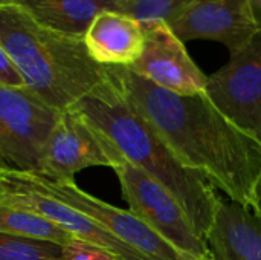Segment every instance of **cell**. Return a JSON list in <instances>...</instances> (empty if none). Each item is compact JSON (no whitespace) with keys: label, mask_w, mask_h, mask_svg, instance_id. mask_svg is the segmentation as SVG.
Here are the masks:
<instances>
[{"label":"cell","mask_w":261,"mask_h":260,"mask_svg":"<svg viewBox=\"0 0 261 260\" xmlns=\"http://www.w3.org/2000/svg\"><path fill=\"white\" fill-rule=\"evenodd\" d=\"M0 84L14 87V89H23L24 81L23 77L20 75L15 63L6 52V49L0 44Z\"/></svg>","instance_id":"17"},{"label":"cell","mask_w":261,"mask_h":260,"mask_svg":"<svg viewBox=\"0 0 261 260\" xmlns=\"http://www.w3.org/2000/svg\"><path fill=\"white\" fill-rule=\"evenodd\" d=\"M0 199L49 219L70 236L106 248L121 260H151L119 241L93 219L50 196L21 187H2Z\"/></svg>","instance_id":"10"},{"label":"cell","mask_w":261,"mask_h":260,"mask_svg":"<svg viewBox=\"0 0 261 260\" xmlns=\"http://www.w3.org/2000/svg\"><path fill=\"white\" fill-rule=\"evenodd\" d=\"M249 3H251L254 20H255L257 26L261 29V0H249Z\"/></svg>","instance_id":"20"},{"label":"cell","mask_w":261,"mask_h":260,"mask_svg":"<svg viewBox=\"0 0 261 260\" xmlns=\"http://www.w3.org/2000/svg\"><path fill=\"white\" fill-rule=\"evenodd\" d=\"M251 210L261 218V176L258 178L255 188H254V196H252V204H251Z\"/></svg>","instance_id":"19"},{"label":"cell","mask_w":261,"mask_h":260,"mask_svg":"<svg viewBox=\"0 0 261 260\" xmlns=\"http://www.w3.org/2000/svg\"><path fill=\"white\" fill-rule=\"evenodd\" d=\"M194 260H199V259H194ZM206 260H213V259H206Z\"/></svg>","instance_id":"22"},{"label":"cell","mask_w":261,"mask_h":260,"mask_svg":"<svg viewBox=\"0 0 261 260\" xmlns=\"http://www.w3.org/2000/svg\"><path fill=\"white\" fill-rule=\"evenodd\" d=\"M101 132L125 161L167 188L184 208L196 233L206 241L220 198L211 182L185 167L159 133L127 103L110 66L109 78L72 106Z\"/></svg>","instance_id":"2"},{"label":"cell","mask_w":261,"mask_h":260,"mask_svg":"<svg viewBox=\"0 0 261 260\" xmlns=\"http://www.w3.org/2000/svg\"><path fill=\"white\" fill-rule=\"evenodd\" d=\"M125 159L116 147L75 109L63 110L43 149L37 175L52 181H73L87 167H118Z\"/></svg>","instance_id":"6"},{"label":"cell","mask_w":261,"mask_h":260,"mask_svg":"<svg viewBox=\"0 0 261 260\" xmlns=\"http://www.w3.org/2000/svg\"><path fill=\"white\" fill-rule=\"evenodd\" d=\"M0 233L66 245L73 236L49 219L0 199Z\"/></svg>","instance_id":"13"},{"label":"cell","mask_w":261,"mask_h":260,"mask_svg":"<svg viewBox=\"0 0 261 260\" xmlns=\"http://www.w3.org/2000/svg\"><path fill=\"white\" fill-rule=\"evenodd\" d=\"M63 247L0 233V260H60Z\"/></svg>","instance_id":"15"},{"label":"cell","mask_w":261,"mask_h":260,"mask_svg":"<svg viewBox=\"0 0 261 260\" xmlns=\"http://www.w3.org/2000/svg\"><path fill=\"white\" fill-rule=\"evenodd\" d=\"M89 55L101 66L130 67L144 49V26L119 11L99 12L84 32Z\"/></svg>","instance_id":"11"},{"label":"cell","mask_w":261,"mask_h":260,"mask_svg":"<svg viewBox=\"0 0 261 260\" xmlns=\"http://www.w3.org/2000/svg\"><path fill=\"white\" fill-rule=\"evenodd\" d=\"M128 210L185 257L211 259L208 244L188 221L176 198L136 166L124 161L113 169Z\"/></svg>","instance_id":"4"},{"label":"cell","mask_w":261,"mask_h":260,"mask_svg":"<svg viewBox=\"0 0 261 260\" xmlns=\"http://www.w3.org/2000/svg\"><path fill=\"white\" fill-rule=\"evenodd\" d=\"M144 49L128 67L142 78L177 95L205 93L208 75L193 61L184 41L165 21H145Z\"/></svg>","instance_id":"8"},{"label":"cell","mask_w":261,"mask_h":260,"mask_svg":"<svg viewBox=\"0 0 261 260\" xmlns=\"http://www.w3.org/2000/svg\"><path fill=\"white\" fill-rule=\"evenodd\" d=\"M127 103L159 133L177 159L216 190L251 208L261 176V141L231 123L205 93L177 95L124 66H110Z\"/></svg>","instance_id":"1"},{"label":"cell","mask_w":261,"mask_h":260,"mask_svg":"<svg viewBox=\"0 0 261 260\" xmlns=\"http://www.w3.org/2000/svg\"><path fill=\"white\" fill-rule=\"evenodd\" d=\"M168 26L184 43L214 40L229 54L245 48L260 31L249 0H197Z\"/></svg>","instance_id":"9"},{"label":"cell","mask_w":261,"mask_h":260,"mask_svg":"<svg viewBox=\"0 0 261 260\" xmlns=\"http://www.w3.org/2000/svg\"><path fill=\"white\" fill-rule=\"evenodd\" d=\"M197 0H119L118 11L141 23L165 21L170 25Z\"/></svg>","instance_id":"14"},{"label":"cell","mask_w":261,"mask_h":260,"mask_svg":"<svg viewBox=\"0 0 261 260\" xmlns=\"http://www.w3.org/2000/svg\"><path fill=\"white\" fill-rule=\"evenodd\" d=\"M206 244L213 260H261V218L251 208L220 199Z\"/></svg>","instance_id":"12"},{"label":"cell","mask_w":261,"mask_h":260,"mask_svg":"<svg viewBox=\"0 0 261 260\" xmlns=\"http://www.w3.org/2000/svg\"><path fill=\"white\" fill-rule=\"evenodd\" d=\"M205 95L231 123L261 141V29L208 77Z\"/></svg>","instance_id":"7"},{"label":"cell","mask_w":261,"mask_h":260,"mask_svg":"<svg viewBox=\"0 0 261 260\" xmlns=\"http://www.w3.org/2000/svg\"><path fill=\"white\" fill-rule=\"evenodd\" d=\"M0 2H5V3H11V5H15L24 11H29V9H34L37 6H41V5H47V3H55V2H63V0H0Z\"/></svg>","instance_id":"18"},{"label":"cell","mask_w":261,"mask_h":260,"mask_svg":"<svg viewBox=\"0 0 261 260\" xmlns=\"http://www.w3.org/2000/svg\"><path fill=\"white\" fill-rule=\"evenodd\" d=\"M0 44L15 63L26 89L60 112L109 78V66L89 55L83 38L49 29L5 2H0Z\"/></svg>","instance_id":"3"},{"label":"cell","mask_w":261,"mask_h":260,"mask_svg":"<svg viewBox=\"0 0 261 260\" xmlns=\"http://www.w3.org/2000/svg\"><path fill=\"white\" fill-rule=\"evenodd\" d=\"M6 167H11L8 162H6V159L2 156V153H0V169H6Z\"/></svg>","instance_id":"21"},{"label":"cell","mask_w":261,"mask_h":260,"mask_svg":"<svg viewBox=\"0 0 261 260\" xmlns=\"http://www.w3.org/2000/svg\"><path fill=\"white\" fill-rule=\"evenodd\" d=\"M60 113L26 87L0 84V153L12 169L38 172L44 144Z\"/></svg>","instance_id":"5"},{"label":"cell","mask_w":261,"mask_h":260,"mask_svg":"<svg viewBox=\"0 0 261 260\" xmlns=\"http://www.w3.org/2000/svg\"><path fill=\"white\" fill-rule=\"evenodd\" d=\"M60 260H121L106 248L96 247L90 242L72 238L66 245H63Z\"/></svg>","instance_id":"16"}]
</instances>
